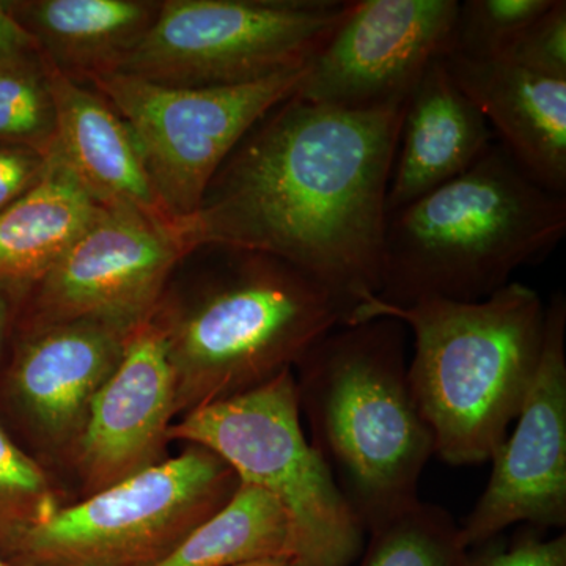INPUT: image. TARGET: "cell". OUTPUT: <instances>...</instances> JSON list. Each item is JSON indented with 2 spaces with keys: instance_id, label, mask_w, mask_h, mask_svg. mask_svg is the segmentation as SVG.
<instances>
[{
  "instance_id": "1",
  "label": "cell",
  "mask_w": 566,
  "mask_h": 566,
  "mask_svg": "<svg viewBox=\"0 0 566 566\" xmlns=\"http://www.w3.org/2000/svg\"><path fill=\"white\" fill-rule=\"evenodd\" d=\"M403 112L337 109L294 93L245 134L180 222L189 251L223 245L281 259L329 290L348 319L381 292Z\"/></svg>"
},
{
  "instance_id": "2",
  "label": "cell",
  "mask_w": 566,
  "mask_h": 566,
  "mask_svg": "<svg viewBox=\"0 0 566 566\" xmlns=\"http://www.w3.org/2000/svg\"><path fill=\"white\" fill-rule=\"evenodd\" d=\"M405 324H342L294 367L311 444L364 527L419 501L434 441L408 381Z\"/></svg>"
},
{
  "instance_id": "3",
  "label": "cell",
  "mask_w": 566,
  "mask_h": 566,
  "mask_svg": "<svg viewBox=\"0 0 566 566\" xmlns=\"http://www.w3.org/2000/svg\"><path fill=\"white\" fill-rule=\"evenodd\" d=\"M389 316L415 334L408 381L447 464L490 463L515 422L542 356L546 305L510 282L475 303L423 300L390 305L371 297L345 324Z\"/></svg>"
},
{
  "instance_id": "4",
  "label": "cell",
  "mask_w": 566,
  "mask_h": 566,
  "mask_svg": "<svg viewBox=\"0 0 566 566\" xmlns=\"http://www.w3.org/2000/svg\"><path fill=\"white\" fill-rule=\"evenodd\" d=\"M565 232L566 197L532 180L494 142L460 177L387 214L376 300H486Z\"/></svg>"
},
{
  "instance_id": "5",
  "label": "cell",
  "mask_w": 566,
  "mask_h": 566,
  "mask_svg": "<svg viewBox=\"0 0 566 566\" xmlns=\"http://www.w3.org/2000/svg\"><path fill=\"white\" fill-rule=\"evenodd\" d=\"M212 263L181 305L153 315L169 349L177 417L266 385L346 322L322 283L266 253L205 245Z\"/></svg>"
},
{
  "instance_id": "6",
  "label": "cell",
  "mask_w": 566,
  "mask_h": 566,
  "mask_svg": "<svg viewBox=\"0 0 566 566\" xmlns=\"http://www.w3.org/2000/svg\"><path fill=\"white\" fill-rule=\"evenodd\" d=\"M169 436L211 450L240 483L273 495L301 565L352 566L363 554L367 534L305 434L293 370L182 416Z\"/></svg>"
},
{
  "instance_id": "7",
  "label": "cell",
  "mask_w": 566,
  "mask_h": 566,
  "mask_svg": "<svg viewBox=\"0 0 566 566\" xmlns=\"http://www.w3.org/2000/svg\"><path fill=\"white\" fill-rule=\"evenodd\" d=\"M352 0H166L111 73L170 87H230L307 69Z\"/></svg>"
},
{
  "instance_id": "8",
  "label": "cell",
  "mask_w": 566,
  "mask_h": 566,
  "mask_svg": "<svg viewBox=\"0 0 566 566\" xmlns=\"http://www.w3.org/2000/svg\"><path fill=\"white\" fill-rule=\"evenodd\" d=\"M240 480L205 447L188 444L139 474L62 506L22 536L13 566H156L232 499Z\"/></svg>"
},
{
  "instance_id": "9",
  "label": "cell",
  "mask_w": 566,
  "mask_h": 566,
  "mask_svg": "<svg viewBox=\"0 0 566 566\" xmlns=\"http://www.w3.org/2000/svg\"><path fill=\"white\" fill-rule=\"evenodd\" d=\"M305 73L230 87H170L122 73L96 74L87 82L128 123L163 210L180 223L199 210L234 147L297 92Z\"/></svg>"
},
{
  "instance_id": "10",
  "label": "cell",
  "mask_w": 566,
  "mask_h": 566,
  "mask_svg": "<svg viewBox=\"0 0 566 566\" xmlns=\"http://www.w3.org/2000/svg\"><path fill=\"white\" fill-rule=\"evenodd\" d=\"M189 255L178 223L103 208L36 283L32 327L95 319L133 333L156 314L167 281Z\"/></svg>"
},
{
  "instance_id": "11",
  "label": "cell",
  "mask_w": 566,
  "mask_h": 566,
  "mask_svg": "<svg viewBox=\"0 0 566 566\" xmlns=\"http://www.w3.org/2000/svg\"><path fill=\"white\" fill-rule=\"evenodd\" d=\"M566 300L546 305L542 356L515 428L491 458V476L461 524L468 549L506 528L566 526Z\"/></svg>"
},
{
  "instance_id": "12",
  "label": "cell",
  "mask_w": 566,
  "mask_h": 566,
  "mask_svg": "<svg viewBox=\"0 0 566 566\" xmlns=\"http://www.w3.org/2000/svg\"><path fill=\"white\" fill-rule=\"evenodd\" d=\"M457 0H352L296 95L346 111L403 106L447 51Z\"/></svg>"
},
{
  "instance_id": "13",
  "label": "cell",
  "mask_w": 566,
  "mask_h": 566,
  "mask_svg": "<svg viewBox=\"0 0 566 566\" xmlns=\"http://www.w3.org/2000/svg\"><path fill=\"white\" fill-rule=\"evenodd\" d=\"M175 419L174 368L163 329L151 318L134 331L88 411L71 458L84 493H98L167 460Z\"/></svg>"
},
{
  "instance_id": "14",
  "label": "cell",
  "mask_w": 566,
  "mask_h": 566,
  "mask_svg": "<svg viewBox=\"0 0 566 566\" xmlns=\"http://www.w3.org/2000/svg\"><path fill=\"white\" fill-rule=\"evenodd\" d=\"M133 333L95 319L32 327L11 368L10 387L52 455L73 458L93 400L120 364Z\"/></svg>"
},
{
  "instance_id": "15",
  "label": "cell",
  "mask_w": 566,
  "mask_h": 566,
  "mask_svg": "<svg viewBox=\"0 0 566 566\" xmlns=\"http://www.w3.org/2000/svg\"><path fill=\"white\" fill-rule=\"evenodd\" d=\"M479 107L513 161L547 191L566 193V81L505 61L438 59Z\"/></svg>"
},
{
  "instance_id": "16",
  "label": "cell",
  "mask_w": 566,
  "mask_h": 566,
  "mask_svg": "<svg viewBox=\"0 0 566 566\" xmlns=\"http://www.w3.org/2000/svg\"><path fill=\"white\" fill-rule=\"evenodd\" d=\"M46 69L57 114V136L52 150L85 191L103 208H126L174 222L156 197L128 123L84 82L71 80L50 63Z\"/></svg>"
},
{
  "instance_id": "17",
  "label": "cell",
  "mask_w": 566,
  "mask_h": 566,
  "mask_svg": "<svg viewBox=\"0 0 566 566\" xmlns=\"http://www.w3.org/2000/svg\"><path fill=\"white\" fill-rule=\"evenodd\" d=\"M493 144L482 112L434 61L405 104L387 214L460 177Z\"/></svg>"
},
{
  "instance_id": "18",
  "label": "cell",
  "mask_w": 566,
  "mask_h": 566,
  "mask_svg": "<svg viewBox=\"0 0 566 566\" xmlns=\"http://www.w3.org/2000/svg\"><path fill=\"white\" fill-rule=\"evenodd\" d=\"M151 0H31L10 2L41 57L77 82L111 73L158 17Z\"/></svg>"
},
{
  "instance_id": "19",
  "label": "cell",
  "mask_w": 566,
  "mask_h": 566,
  "mask_svg": "<svg viewBox=\"0 0 566 566\" xmlns=\"http://www.w3.org/2000/svg\"><path fill=\"white\" fill-rule=\"evenodd\" d=\"M102 211L52 150L41 180L0 212V285H36Z\"/></svg>"
},
{
  "instance_id": "20",
  "label": "cell",
  "mask_w": 566,
  "mask_h": 566,
  "mask_svg": "<svg viewBox=\"0 0 566 566\" xmlns=\"http://www.w3.org/2000/svg\"><path fill=\"white\" fill-rule=\"evenodd\" d=\"M292 557V527L281 504L240 483L232 499L156 566H234Z\"/></svg>"
},
{
  "instance_id": "21",
  "label": "cell",
  "mask_w": 566,
  "mask_h": 566,
  "mask_svg": "<svg viewBox=\"0 0 566 566\" xmlns=\"http://www.w3.org/2000/svg\"><path fill=\"white\" fill-rule=\"evenodd\" d=\"M367 535L359 566H468L460 524L420 499Z\"/></svg>"
},
{
  "instance_id": "22",
  "label": "cell",
  "mask_w": 566,
  "mask_h": 566,
  "mask_svg": "<svg viewBox=\"0 0 566 566\" xmlns=\"http://www.w3.org/2000/svg\"><path fill=\"white\" fill-rule=\"evenodd\" d=\"M55 136L57 114L41 54L0 65V144L50 155Z\"/></svg>"
},
{
  "instance_id": "23",
  "label": "cell",
  "mask_w": 566,
  "mask_h": 566,
  "mask_svg": "<svg viewBox=\"0 0 566 566\" xmlns=\"http://www.w3.org/2000/svg\"><path fill=\"white\" fill-rule=\"evenodd\" d=\"M62 509L46 471L0 428V557Z\"/></svg>"
},
{
  "instance_id": "24",
  "label": "cell",
  "mask_w": 566,
  "mask_h": 566,
  "mask_svg": "<svg viewBox=\"0 0 566 566\" xmlns=\"http://www.w3.org/2000/svg\"><path fill=\"white\" fill-rule=\"evenodd\" d=\"M551 3L553 0H468L460 3L444 54L472 61H504L517 36L545 13Z\"/></svg>"
},
{
  "instance_id": "25",
  "label": "cell",
  "mask_w": 566,
  "mask_h": 566,
  "mask_svg": "<svg viewBox=\"0 0 566 566\" xmlns=\"http://www.w3.org/2000/svg\"><path fill=\"white\" fill-rule=\"evenodd\" d=\"M504 61L539 76L566 81L565 0H553L549 9L517 36Z\"/></svg>"
},
{
  "instance_id": "26",
  "label": "cell",
  "mask_w": 566,
  "mask_h": 566,
  "mask_svg": "<svg viewBox=\"0 0 566 566\" xmlns=\"http://www.w3.org/2000/svg\"><path fill=\"white\" fill-rule=\"evenodd\" d=\"M468 566H566V535L521 526L512 538L499 535L469 549Z\"/></svg>"
},
{
  "instance_id": "27",
  "label": "cell",
  "mask_w": 566,
  "mask_h": 566,
  "mask_svg": "<svg viewBox=\"0 0 566 566\" xmlns=\"http://www.w3.org/2000/svg\"><path fill=\"white\" fill-rule=\"evenodd\" d=\"M50 155L24 147L0 144V212L18 202L46 172Z\"/></svg>"
},
{
  "instance_id": "28",
  "label": "cell",
  "mask_w": 566,
  "mask_h": 566,
  "mask_svg": "<svg viewBox=\"0 0 566 566\" xmlns=\"http://www.w3.org/2000/svg\"><path fill=\"white\" fill-rule=\"evenodd\" d=\"M40 55L31 33L14 18L10 2H0V65Z\"/></svg>"
},
{
  "instance_id": "29",
  "label": "cell",
  "mask_w": 566,
  "mask_h": 566,
  "mask_svg": "<svg viewBox=\"0 0 566 566\" xmlns=\"http://www.w3.org/2000/svg\"><path fill=\"white\" fill-rule=\"evenodd\" d=\"M234 566H303L300 562L294 560L292 557H275L264 558V560L249 562V564H241Z\"/></svg>"
},
{
  "instance_id": "30",
  "label": "cell",
  "mask_w": 566,
  "mask_h": 566,
  "mask_svg": "<svg viewBox=\"0 0 566 566\" xmlns=\"http://www.w3.org/2000/svg\"><path fill=\"white\" fill-rule=\"evenodd\" d=\"M10 307L6 294L0 289V349H2L3 337H6L7 323H9Z\"/></svg>"
},
{
  "instance_id": "31",
  "label": "cell",
  "mask_w": 566,
  "mask_h": 566,
  "mask_svg": "<svg viewBox=\"0 0 566 566\" xmlns=\"http://www.w3.org/2000/svg\"><path fill=\"white\" fill-rule=\"evenodd\" d=\"M0 566H13L6 560V558L0 557Z\"/></svg>"
}]
</instances>
